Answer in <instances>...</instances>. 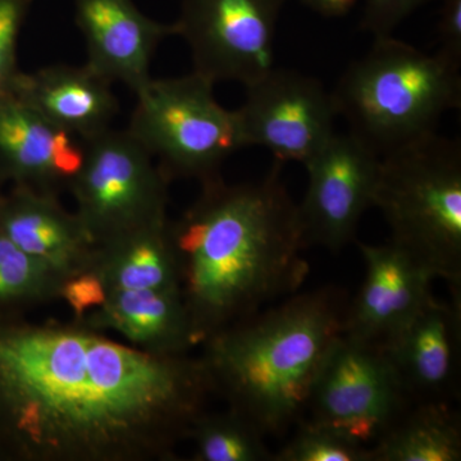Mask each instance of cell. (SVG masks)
Here are the masks:
<instances>
[{
    "label": "cell",
    "instance_id": "cell-1",
    "mask_svg": "<svg viewBox=\"0 0 461 461\" xmlns=\"http://www.w3.org/2000/svg\"><path fill=\"white\" fill-rule=\"evenodd\" d=\"M214 395L200 357L0 317V461H168Z\"/></svg>",
    "mask_w": 461,
    "mask_h": 461
},
{
    "label": "cell",
    "instance_id": "cell-2",
    "mask_svg": "<svg viewBox=\"0 0 461 461\" xmlns=\"http://www.w3.org/2000/svg\"><path fill=\"white\" fill-rule=\"evenodd\" d=\"M281 163L257 182L229 185L220 176L168 236L196 345L294 295L309 275L299 205L281 180Z\"/></svg>",
    "mask_w": 461,
    "mask_h": 461
},
{
    "label": "cell",
    "instance_id": "cell-3",
    "mask_svg": "<svg viewBox=\"0 0 461 461\" xmlns=\"http://www.w3.org/2000/svg\"><path fill=\"white\" fill-rule=\"evenodd\" d=\"M348 294L326 286L294 294L203 342L200 357L214 395L264 436L303 420L309 391L330 344L344 330Z\"/></svg>",
    "mask_w": 461,
    "mask_h": 461
},
{
    "label": "cell",
    "instance_id": "cell-4",
    "mask_svg": "<svg viewBox=\"0 0 461 461\" xmlns=\"http://www.w3.org/2000/svg\"><path fill=\"white\" fill-rule=\"evenodd\" d=\"M353 135L379 156L436 132L461 105L460 66L427 54L393 35L348 67L332 93Z\"/></svg>",
    "mask_w": 461,
    "mask_h": 461
},
{
    "label": "cell",
    "instance_id": "cell-5",
    "mask_svg": "<svg viewBox=\"0 0 461 461\" xmlns=\"http://www.w3.org/2000/svg\"><path fill=\"white\" fill-rule=\"evenodd\" d=\"M373 206L391 241L461 290V144L437 132L379 159Z\"/></svg>",
    "mask_w": 461,
    "mask_h": 461
},
{
    "label": "cell",
    "instance_id": "cell-6",
    "mask_svg": "<svg viewBox=\"0 0 461 461\" xmlns=\"http://www.w3.org/2000/svg\"><path fill=\"white\" fill-rule=\"evenodd\" d=\"M214 84L195 74L150 78L136 91L127 131L159 159L169 181L220 176L223 163L245 145L238 112L214 98Z\"/></svg>",
    "mask_w": 461,
    "mask_h": 461
},
{
    "label": "cell",
    "instance_id": "cell-7",
    "mask_svg": "<svg viewBox=\"0 0 461 461\" xmlns=\"http://www.w3.org/2000/svg\"><path fill=\"white\" fill-rule=\"evenodd\" d=\"M84 142L69 191L95 245L168 221L169 180L131 133L109 129Z\"/></svg>",
    "mask_w": 461,
    "mask_h": 461
},
{
    "label": "cell",
    "instance_id": "cell-8",
    "mask_svg": "<svg viewBox=\"0 0 461 461\" xmlns=\"http://www.w3.org/2000/svg\"><path fill=\"white\" fill-rule=\"evenodd\" d=\"M411 403L384 353L341 333L321 360L306 411L371 446Z\"/></svg>",
    "mask_w": 461,
    "mask_h": 461
},
{
    "label": "cell",
    "instance_id": "cell-9",
    "mask_svg": "<svg viewBox=\"0 0 461 461\" xmlns=\"http://www.w3.org/2000/svg\"><path fill=\"white\" fill-rule=\"evenodd\" d=\"M286 0H182L177 35L194 72L245 87L275 68V38Z\"/></svg>",
    "mask_w": 461,
    "mask_h": 461
},
{
    "label": "cell",
    "instance_id": "cell-10",
    "mask_svg": "<svg viewBox=\"0 0 461 461\" xmlns=\"http://www.w3.org/2000/svg\"><path fill=\"white\" fill-rule=\"evenodd\" d=\"M236 112L245 145L267 149L281 165H305L335 135L339 117L332 93L321 81L282 68L249 85Z\"/></svg>",
    "mask_w": 461,
    "mask_h": 461
},
{
    "label": "cell",
    "instance_id": "cell-11",
    "mask_svg": "<svg viewBox=\"0 0 461 461\" xmlns=\"http://www.w3.org/2000/svg\"><path fill=\"white\" fill-rule=\"evenodd\" d=\"M381 156L353 133H336L305 163L309 182L299 205L306 244L339 253L373 206Z\"/></svg>",
    "mask_w": 461,
    "mask_h": 461
},
{
    "label": "cell",
    "instance_id": "cell-12",
    "mask_svg": "<svg viewBox=\"0 0 461 461\" xmlns=\"http://www.w3.org/2000/svg\"><path fill=\"white\" fill-rule=\"evenodd\" d=\"M366 278L353 303H348L342 333L381 348L432 296L436 275L426 264L393 244L359 242Z\"/></svg>",
    "mask_w": 461,
    "mask_h": 461
},
{
    "label": "cell",
    "instance_id": "cell-13",
    "mask_svg": "<svg viewBox=\"0 0 461 461\" xmlns=\"http://www.w3.org/2000/svg\"><path fill=\"white\" fill-rule=\"evenodd\" d=\"M461 290L451 303L430 296L379 350L412 402L456 396L461 344Z\"/></svg>",
    "mask_w": 461,
    "mask_h": 461
},
{
    "label": "cell",
    "instance_id": "cell-14",
    "mask_svg": "<svg viewBox=\"0 0 461 461\" xmlns=\"http://www.w3.org/2000/svg\"><path fill=\"white\" fill-rule=\"evenodd\" d=\"M85 159V142L8 91L0 94V177L50 195L68 190Z\"/></svg>",
    "mask_w": 461,
    "mask_h": 461
},
{
    "label": "cell",
    "instance_id": "cell-15",
    "mask_svg": "<svg viewBox=\"0 0 461 461\" xmlns=\"http://www.w3.org/2000/svg\"><path fill=\"white\" fill-rule=\"evenodd\" d=\"M75 21L86 42L87 65L133 93L150 80L160 42L177 35L175 23L145 16L133 0H75Z\"/></svg>",
    "mask_w": 461,
    "mask_h": 461
},
{
    "label": "cell",
    "instance_id": "cell-16",
    "mask_svg": "<svg viewBox=\"0 0 461 461\" xmlns=\"http://www.w3.org/2000/svg\"><path fill=\"white\" fill-rule=\"evenodd\" d=\"M0 233L63 280L87 271L96 245L76 213L58 196L23 186L0 195Z\"/></svg>",
    "mask_w": 461,
    "mask_h": 461
},
{
    "label": "cell",
    "instance_id": "cell-17",
    "mask_svg": "<svg viewBox=\"0 0 461 461\" xmlns=\"http://www.w3.org/2000/svg\"><path fill=\"white\" fill-rule=\"evenodd\" d=\"M8 93L51 123L86 141L111 129L120 112L112 83L87 63L17 74Z\"/></svg>",
    "mask_w": 461,
    "mask_h": 461
},
{
    "label": "cell",
    "instance_id": "cell-18",
    "mask_svg": "<svg viewBox=\"0 0 461 461\" xmlns=\"http://www.w3.org/2000/svg\"><path fill=\"white\" fill-rule=\"evenodd\" d=\"M87 326L121 333L130 345L154 355H185L196 346L181 291H111L83 320Z\"/></svg>",
    "mask_w": 461,
    "mask_h": 461
},
{
    "label": "cell",
    "instance_id": "cell-19",
    "mask_svg": "<svg viewBox=\"0 0 461 461\" xmlns=\"http://www.w3.org/2000/svg\"><path fill=\"white\" fill-rule=\"evenodd\" d=\"M168 222L153 224L96 245L90 269L107 293L120 290L180 291Z\"/></svg>",
    "mask_w": 461,
    "mask_h": 461
},
{
    "label": "cell",
    "instance_id": "cell-20",
    "mask_svg": "<svg viewBox=\"0 0 461 461\" xmlns=\"http://www.w3.org/2000/svg\"><path fill=\"white\" fill-rule=\"evenodd\" d=\"M372 461H459L461 423L447 402H412L371 445Z\"/></svg>",
    "mask_w": 461,
    "mask_h": 461
},
{
    "label": "cell",
    "instance_id": "cell-21",
    "mask_svg": "<svg viewBox=\"0 0 461 461\" xmlns=\"http://www.w3.org/2000/svg\"><path fill=\"white\" fill-rule=\"evenodd\" d=\"M63 278L0 233V317L59 300Z\"/></svg>",
    "mask_w": 461,
    "mask_h": 461
},
{
    "label": "cell",
    "instance_id": "cell-22",
    "mask_svg": "<svg viewBox=\"0 0 461 461\" xmlns=\"http://www.w3.org/2000/svg\"><path fill=\"white\" fill-rule=\"evenodd\" d=\"M189 438L195 444L194 461H273L266 436L230 409L200 415Z\"/></svg>",
    "mask_w": 461,
    "mask_h": 461
},
{
    "label": "cell",
    "instance_id": "cell-23",
    "mask_svg": "<svg viewBox=\"0 0 461 461\" xmlns=\"http://www.w3.org/2000/svg\"><path fill=\"white\" fill-rule=\"evenodd\" d=\"M297 424L295 436L273 461H372L371 446L344 430L312 420Z\"/></svg>",
    "mask_w": 461,
    "mask_h": 461
},
{
    "label": "cell",
    "instance_id": "cell-24",
    "mask_svg": "<svg viewBox=\"0 0 461 461\" xmlns=\"http://www.w3.org/2000/svg\"><path fill=\"white\" fill-rule=\"evenodd\" d=\"M33 0H0V94L17 74V45Z\"/></svg>",
    "mask_w": 461,
    "mask_h": 461
},
{
    "label": "cell",
    "instance_id": "cell-25",
    "mask_svg": "<svg viewBox=\"0 0 461 461\" xmlns=\"http://www.w3.org/2000/svg\"><path fill=\"white\" fill-rule=\"evenodd\" d=\"M429 2L432 0H366L360 26L375 38L393 35L403 20Z\"/></svg>",
    "mask_w": 461,
    "mask_h": 461
},
{
    "label": "cell",
    "instance_id": "cell-26",
    "mask_svg": "<svg viewBox=\"0 0 461 461\" xmlns=\"http://www.w3.org/2000/svg\"><path fill=\"white\" fill-rule=\"evenodd\" d=\"M108 293L98 275L87 269L63 280L59 300H63L74 313V320H83L104 303Z\"/></svg>",
    "mask_w": 461,
    "mask_h": 461
},
{
    "label": "cell",
    "instance_id": "cell-27",
    "mask_svg": "<svg viewBox=\"0 0 461 461\" xmlns=\"http://www.w3.org/2000/svg\"><path fill=\"white\" fill-rule=\"evenodd\" d=\"M438 53L461 67V0H441Z\"/></svg>",
    "mask_w": 461,
    "mask_h": 461
},
{
    "label": "cell",
    "instance_id": "cell-28",
    "mask_svg": "<svg viewBox=\"0 0 461 461\" xmlns=\"http://www.w3.org/2000/svg\"><path fill=\"white\" fill-rule=\"evenodd\" d=\"M326 17L346 16L357 5V0H297Z\"/></svg>",
    "mask_w": 461,
    "mask_h": 461
},
{
    "label": "cell",
    "instance_id": "cell-29",
    "mask_svg": "<svg viewBox=\"0 0 461 461\" xmlns=\"http://www.w3.org/2000/svg\"><path fill=\"white\" fill-rule=\"evenodd\" d=\"M5 182L2 180V177H0V195L3 194V186H5Z\"/></svg>",
    "mask_w": 461,
    "mask_h": 461
}]
</instances>
